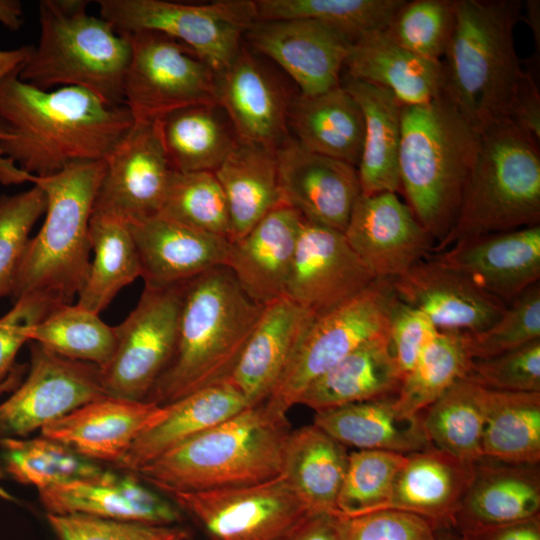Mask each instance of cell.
Returning a JSON list of instances; mask_svg holds the SVG:
<instances>
[{
    "label": "cell",
    "instance_id": "1",
    "mask_svg": "<svg viewBox=\"0 0 540 540\" xmlns=\"http://www.w3.org/2000/svg\"><path fill=\"white\" fill-rule=\"evenodd\" d=\"M14 72L0 83V119L13 137L0 157L34 176L105 160L134 123L129 109L110 106L79 87L41 90Z\"/></svg>",
    "mask_w": 540,
    "mask_h": 540
},
{
    "label": "cell",
    "instance_id": "2",
    "mask_svg": "<svg viewBox=\"0 0 540 540\" xmlns=\"http://www.w3.org/2000/svg\"><path fill=\"white\" fill-rule=\"evenodd\" d=\"M263 308L227 266L187 281L173 355L145 400L165 406L227 381Z\"/></svg>",
    "mask_w": 540,
    "mask_h": 540
},
{
    "label": "cell",
    "instance_id": "3",
    "mask_svg": "<svg viewBox=\"0 0 540 540\" xmlns=\"http://www.w3.org/2000/svg\"><path fill=\"white\" fill-rule=\"evenodd\" d=\"M287 413L267 401L248 406L134 473L164 494L254 485L283 473Z\"/></svg>",
    "mask_w": 540,
    "mask_h": 540
},
{
    "label": "cell",
    "instance_id": "4",
    "mask_svg": "<svg viewBox=\"0 0 540 540\" xmlns=\"http://www.w3.org/2000/svg\"><path fill=\"white\" fill-rule=\"evenodd\" d=\"M105 160L71 164L48 176L21 171L0 157V182H31L46 195L45 220L30 238L11 296L41 294L71 304L90 268L89 224Z\"/></svg>",
    "mask_w": 540,
    "mask_h": 540
},
{
    "label": "cell",
    "instance_id": "5",
    "mask_svg": "<svg viewBox=\"0 0 540 540\" xmlns=\"http://www.w3.org/2000/svg\"><path fill=\"white\" fill-rule=\"evenodd\" d=\"M479 144L480 132L443 95L402 107L400 192L437 243L456 221Z\"/></svg>",
    "mask_w": 540,
    "mask_h": 540
},
{
    "label": "cell",
    "instance_id": "6",
    "mask_svg": "<svg viewBox=\"0 0 540 540\" xmlns=\"http://www.w3.org/2000/svg\"><path fill=\"white\" fill-rule=\"evenodd\" d=\"M519 0H456L455 25L442 59V95L480 132L508 119L525 71L514 43Z\"/></svg>",
    "mask_w": 540,
    "mask_h": 540
},
{
    "label": "cell",
    "instance_id": "7",
    "mask_svg": "<svg viewBox=\"0 0 540 540\" xmlns=\"http://www.w3.org/2000/svg\"><path fill=\"white\" fill-rule=\"evenodd\" d=\"M87 5L83 0L39 2V42L18 76L41 90L79 87L110 106H122L130 42L108 21L88 15Z\"/></svg>",
    "mask_w": 540,
    "mask_h": 540
},
{
    "label": "cell",
    "instance_id": "8",
    "mask_svg": "<svg viewBox=\"0 0 540 540\" xmlns=\"http://www.w3.org/2000/svg\"><path fill=\"white\" fill-rule=\"evenodd\" d=\"M540 223L539 141L510 119L480 131L477 158L456 221L435 246Z\"/></svg>",
    "mask_w": 540,
    "mask_h": 540
},
{
    "label": "cell",
    "instance_id": "9",
    "mask_svg": "<svg viewBox=\"0 0 540 540\" xmlns=\"http://www.w3.org/2000/svg\"><path fill=\"white\" fill-rule=\"evenodd\" d=\"M100 17L120 35L155 32L189 47L216 74L241 48L257 22L253 0L184 4L164 0H99Z\"/></svg>",
    "mask_w": 540,
    "mask_h": 540
},
{
    "label": "cell",
    "instance_id": "10",
    "mask_svg": "<svg viewBox=\"0 0 540 540\" xmlns=\"http://www.w3.org/2000/svg\"><path fill=\"white\" fill-rule=\"evenodd\" d=\"M392 279H376L345 303L315 316L265 400L288 413L303 390L364 343L389 335Z\"/></svg>",
    "mask_w": 540,
    "mask_h": 540
},
{
    "label": "cell",
    "instance_id": "11",
    "mask_svg": "<svg viewBox=\"0 0 540 540\" xmlns=\"http://www.w3.org/2000/svg\"><path fill=\"white\" fill-rule=\"evenodd\" d=\"M123 36L131 46L123 99L134 121H155L187 106L217 104L216 73L189 47L155 32Z\"/></svg>",
    "mask_w": 540,
    "mask_h": 540
},
{
    "label": "cell",
    "instance_id": "12",
    "mask_svg": "<svg viewBox=\"0 0 540 540\" xmlns=\"http://www.w3.org/2000/svg\"><path fill=\"white\" fill-rule=\"evenodd\" d=\"M185 284L145 286L136 307L115 326L116 349L101 368L109 396L146 399L173 355Z\"/></svg>",
    "mask_w": 540,
    "mask_h": 540
},
{
    "label": "cell",
    "instance_id": "13",
    "mask_svg": "<svg viewBox=\"0 0 540 540\" xmlns=\"http://www.w3.org/2000/svg\"><path fill=\"white\" fill-rule=\"evenodd\" d=\"M168 497L211 540H276L311 512L286 479Z\"/></svg>",
    "mask_w": 540,
    "mask_h": 540
},
{
    "label": "cell",
    "instance_id": "14",
    "mask_svg": "<svg viewBox=\"0 0 540 540\" xmlns=\"http://www.w3.org/2000/svg\"><path fill=\"white\" fill-rule=\"evenodd\" d=\"M28 377L0 404V437H24L92 401L109 396L101 368L29 341Z\"/></svg>",
    "mask_w": 540,
    "mask_h": 540
},
{
    "label": "cell",
    "instance_id": "15",
    "mask_svg": "<svg viewBox=\"0 0 540 540\" xmlns=\"http://www.w3.org/2000/svg\"><path fill=\"white\" fill-rule=\"evenodd\" d=\"M173 172L159 120L134 121L105 159L93 212L125 223L157 215Z\"/></svg>",
    "mask_w": 540,
    "mask_h": 540
},
{
    "label": "cell",
    "instance_id": "16",
    "mask_svg": "<svg viewBox=\"0 0 540 540\" xmlns=\"http://www.w3.org/2000/svg\"><path fill=\"white\" fill-rule=\"evenodd\" d=\"M376 279L343 232L303 218L286 297L318 316L352 299Z\"/></svg>",
    "mask_w": 540,
    "mask_h": 540
},
{
    "label": "cell",
    "instance_id": "17",
    "mask_svg": "<svg viewBox=\"0 0 540 540\" xmlns=\"http://www.w3.org/2000/svg\"><path fill=\"white\" fill-rule=\"evenodd\" d=\"M343 233L377 279H395L432 254L434 240L393 192L360 194Z\"/></svg>",
    "mask_w": 540,
    "mask_h": 540
},
{
    "label": "cell",
    "instance_id": "18",
    "mask_svg": "<svg viewBox=\"0 0 540 540\" xmlns=\"http://www.w3.org/2000/svg\"><path fill=\"white\" fill-rule=\"evenodd\" d=\"M244 37L255 51L287 72L301 95L314 96L341 85L352 42L319 22L257 21Z\"/></svg>",
    "mask_w": 540,
    "mask_h": 540
},
{
    "label": "cell",
    "instance_id": "19",
    "mask_svg": "<svg viewBox=\"0 0 540 540\" xmlns=\"http://www.w3.org/2000/svg\"><path fill=\"white\" fill-rule=\"evenodd\" d=\"M276 159L283 202L306 220L344 232L361 194L357 169L308 151L290 136Z\"/></svg>",
    "mask_w": 540,
    "mask_h": 540
},
{
    "label": "cell",
    "instance_id": "20",
    "mask_svg": "<svg viewBox=\"0 0 540 540\" xmlns=\"http://www.w3.org/2000/svg\"><path fill=\"white\" fill-rule=\"evenodd\" d=\"M510 304L540 279V225L459 240L429 255Z\"/></svg>",
    "mask_w": 540,
    "mask_h": 540
},
{
    "label": "cell",
    "instance_id": "21",
    "mask_svg": "<svg viewBox=\"0 0 540 540\" xmlns=\"http://www.w3.org/2000/svg\"><path fill=\"white\" fill-rule=\"evenodd\" d=\"M277 77L241 46L231 63L216 74V101L239 141L276 150L290 135L291 102Z\"/></svg>",
    "mask_w": 540,
    "mask_h": 540
},
{
    "label": "cell",
    "instance_id": "22",
    "mask_svg": "<svg viewBox=\"0 0 540 540\" xmlns=\"http://www.w3.org/2000/svg\"><path fill=\"white\" fill-rule=\"evenodd\" d=\"M392 285L398 299L423 312L439 331L485 329L507 307L461 273L430 256L392 279Z\"/></svg>",
    "mask_w": 540,
    "mask_h": 540
},
{
    "label": "cell",
    "instance_id": "23",
    "mask_svg": "<svg viewBox=\"0 0 540 540\" xmlns=\"http://www.w3.org/2000/svg\"><path fill=\"white\" fill-rule=\"evenodd\" d=\"M167 412L146 400L107 396L41 428V436L89 459L117 464L138 436Z\"/></svg>",
    "mask_w": 540,
    "mask_h": 540
},
{
    "label": "cell",
    "instance_id": "24",
    "mask_svg": "<svg viewBox=\"0 0 540 540\" xmlns=\"http://www.w3.org/2000/svg\"><path fill=\"white\" fill-rule=\"evenodd\" d=\"M138 253L145 286L187 282L218 266H227L230 241L164 215L127 223Z\"/></svg>",
    "mask_w": 540,
    "mask_h": 540
},
{
    "label": "cell",
    "instance_id": "25",
    "mask_svg": "<svg viewBox=\"0 0 540 540\" xmlns=\"http://www.w3.org/2000/svg\"><path fill=\"white\" fill-rule=\"evenodd\" d=\"M47 514H83L104 519L172 526L183 512L172 501L133 476L109 471L94 479L76 480L38 490Z\"/></svg>",
    "mask_w": 540,
    "mask_h": 540
},
{
    "label": "cell",
    "instance_id": "26",
    "mask_svg": "<svg viewBox=\"0 0 540 540\" xmlns=\"http://www.w3.org/2000/svg\"><path fill=\"white\" fill-rule=\"evenodd\" d=\"M302 220L282 203L231 243L227 267L254 302L265 306L285 296Z\"/></svg>",
    "mask_w": 540,
    "mask_h": 540
},
{
    "label": "cell",
    "instance_id": "27",
    "mask_svg": "<svg viewBox=\"0 0 540 540\" xmlns=\"http://www.w3.org/2000/svg\"><path fill=\"white\" fill-rule=\"evenodd\" d=\"M473 471L474 464L432 446L407 454L388 500L378 510L411 513L438 530L454 528Z\"/></svg>",
    "mask_w": 540,
    "mask_h": 540
},
{
    "label": "cell",
    "instance_id": "28",
    "mask_svg": "<svg viewBox=\"0 0 540 540\" xmlns=\"http://www.w3.org/2000/svg\"><path fill=\"white\" fill-rule=\"evenodd\" d=\"M314 318V314L286 296L264 306L228 379L250 406L269 397Z\"/></svg>",
    "mask_w": 540,
    "mask_h": 540
},
{
    "label": "cell",
    "instance_id": "29",
    "mask_svg": "<svg viewBox=\"0 0 540 540\" xmlns=\"http://www.w3.org/2000/svg\"><path fill=\"white\" fill-rule=\"evenodd\" d=\"M344 67L347 76L389 90L403 106L426 104L443 93L442 62L403 48L384 30L352 42Z\"/></svg>",
    "mask_w": 540,
    "mask_h": 540
},
{
    "label": "cell",
    "instance_id": "30",
    "mask_svg": "<svg viewBox=\"0 0 540 540\" xmlns=\"http://www.w3.org/2000/svg\"><path fill=\"white\" fill-rule=\"evenodd\" d=\"M167 412L134 441L117 467L134 473L140 467L250 406L225 381L165 405Z\"/></svg>",
    "mask_w": 540,
    "mask_h": 540
},
{
    "label": "cell",
    "instance_id": "31",
    "mask_svg": "<svg viewBox=\"0 0 540 540\" xmlns=\"http://www.w3.org/2000/svg\"><path fill=\"white\" fill-rule=\"evenodd\" d=\"M401 380L387 335L364 343L312 381L296 405L307 406L316 413L396 396Z\"/></svg>",
    "mask_w": 540,
    "mask_h": 540
},
{
    "label": "cell",
    "instance_id": "32",
    "mask_svg": "<svg viewBox=\"0 0 540 540\" xmlns=\"http://www.w3.org/2000/svg\"><path fill=\"white\" fill-rule=\"evenodd\" d=\"M313 424L345 447L410 454L430 447L421 415L402 412L395 396L316 412Z\"/></svg>",
    "mask_w": 540,
    "mask_h": 540
},
{
    "label": "cell",
    "instance_id": "33",
    "mask_svg": "<svg viewBox=\"0 0 540 540\" xmlns=\"http://www.w3.org/2000/svg\"><path fill=\"white\" fill-rule=\"evenodd\" d=\"M356 100L364 119L357 173L361 195L400 192L399 147L403 105L389 90L346 75L341 84Z\"/></svg>",
    "mask_w": 540,
    "mask_h": 540
},
{
    "label": "cell",
    "instance_id": "34",
    "mask_svg": "<svg viewBox=\"0 0 540 540\" xmlns=\"http://www.w3.org/2000/svg\"><path fill=\"white\" fill-rule=\"evenodd\" d=\"M287 124L293 138L306 150L357 168L364 119L358 103L342 85L318 95L292 98Z\"/></svg>",
    "mask_w": 540,
    "mask_h": 540
},
{
    "label": "cell",
    "instance_id": "35",
    "mask_svg": "<svg viewBox=\"0 0 540 540\" xmlns=\"http://www.w3.org/2000/svg\"><path fill=\"white\" fill-rule=\"evenodd\" d=\"M230 216V243L243 238L267 213L284 203L276 150L237 141L214 171Z\"/></svg>",
    "mask_w": 540,
    "mask_h": 540
},
{
    "label": "cell",
    "instance_id": "36",
    "mask_svg": "<svg viewBox=\"0 0 540 540\" xmlns=\"http://www.w3.org/2000/svg\"><path fill=\"white\" fill-rule=\"evenodd\" d=\"M474 464L461 503L458 522L506 524L540 517V476L537 465ZM455 527V526H454Z\"/></svg>",
    "mask_w": 540,
    "mask_h": 540
},
{
    "label": "cell",
    "instance_id": "37",
    "mask_svg": "<svg viewBox=\"0 0 540 540\" xmlns=\"http://www.w3.org/2000/svg\"><path fill=\"white\" fill-rule=\"evenodd\" d=\"M346 447L316 425L291 431L282 476L311 512L338 514L347 467Z\"/></svg>",
    "mask_w": 540,
    "mask_h": 540
},
{
    "label": "cell",
    "instance_id": "38",
    "mask_svg": "<svg viewBox=\"0 0 540 540\" xmlns=\"http://www.w3.org/2000/svg\"><path fill=\"white\" fill-rule=\"evenodd\" d=\"M162 141L176 172H214L238 141L218 104H198L159 119Z\"/></svg>",
    "mask_w": 540,
    "mask_h": 540
},
{
    "label": "cell",
    "instance_id": "39",
    "mask_svg": "<svg viewBox=\"0 0 540 540\" xmlns=\"http://www.w3.org/2000/svg\"><path fill=\"white\" fill-rule=\"evenodd\" d=\"M484 458L514 465L540 461V392L485 388Z\"/></svg>",
    "mask_w": 540,
    "mask_h": 540
},
{
    "label": "cell",
    "instance_id": "40",
    "mask_svg": "<svg viewBox=\"0 0 540 540\" xmlns=\"http://www.w3.org/2000/svg\"><path fill=\"white\" fill-rule=\"evenodd\" d=\"M89 237L94 259L76 304L100 314L123 287L141 277V267L134 240L124 221L93 212Z\"/></svg>",
    "mask_w": 540,
    "mask_h": 540
},
{
    "label": "cell",
    "instance_id": "41",
    "mask_svg": "<svg viewBox=\"0 0 540 540\" xmlns=\"http://www.w3.org/2000/svg\"><path fill=\"white\" fill-rule=\"evenodd\" d=\"M420 415L430 446L470 464L484 458L485 388L461 379Z\"/></svg>",
    "mask_w": 540,
    "mask_h": 540
},
{
    "label": "cell",
    "instance_id": "42",
    "mask_svg": "<svg viewBox=\"0 0 540 540\" xmlns=\"http://www.w3.org/2000/svg\"><path fill=\"white\" fill-rule=\"evenodd\" d=\"M0 469L11 479L38 490L57 484L99 477L101 467L46 437L0 438Z\"/></svg>",
    "mask_w": 540,
    "mask_h": 540
},
{
    "label": "cell",
    "instance_id": "43",
    "mask_svg": "<svg viewBox=\"0 0 540 540\" xmlns=\"http://www.w3.org/2000/svg\"><path fill=\"white\" fill-rule=\"evenodd\" d=\"M404 0H256L257 21L313 20L351 42L384 30Z\"/></svg>",
    "mask_w": 540,
    "mask_h": 540
},
{
    "label": "cell",
    "instance_id": "44",
    "mask_svg": "<svg viewBox=\"0 0 540 540\" xmlns=\"http://www.w3.org/2000/svg\"><path fill=\"white\" fill-rule=\"evenodd\" d=\"M29 338L62 357L100 368L110 362L117 344L115 326L107 325L99 314L65 303L33 326Z\"/></svg>",
    "mask_w": 540,
    "mask_h": 540
},
{
    "label": "cell",
    "instance_id": "45",
    "mask_svg": "<svg viewBox=\"0 0 540 540\" xmlns=\"http://www.w3.org/2000/svg\"><path fill=\"white\" fill-rule=\"evenodd\" d=\"M472 361L460 331H439L402 378L395 396L397 407L406 414H421L457 381L467 377Z\"/></svg>",
    "mask_w": 540,
    "mask_h": 540
},
{
    "label": "cell",
    "instance_id": "46",
    "mask_svg": "<svg viewBox=\"0 0 540 540\" xmlns=\"http://www.w3.org/2000/svg\"><path fill=\"white\" fill-rule=\"evenodd\" d=\"M159 214L229 240L227 200L214 172L174 171Z\"/></svg>",
    "mask_w": 540,
    "mask_h": 540
},
{
    "label": "cell",
    "instance_id": "47",
    "mask_svg": "<svg viewBox=\"0 0 540 540\" xmlns=\"http://www.w3.org/2000/svg\"><path fill=\"white\" fill-rule=\"evenodd\" d=\"M456 0H404L384 32L397 44L442 61L455 25Z\"/></svg>",
    "mask_w": 540,
    "mask_h": 540
},
{
    "label": "cell",
    "instance_id": "48",
    "mask_svg": "<svg viewBox=\"0 0 540 540\" xmlns=\"http://www.w3.org/2000/svg\"><path fill=\"white\" fill-rule=\"evenodd\" d=\"M406 454L384 450L348 453L338 496L339 514L358 515L378 510L389 498Z\"/></svg>",
    "mask_w": 540,
    "mask_h": 540
},
{
    "label": "cell",
    "instance_id": "49",
    "mask_svg": "<svg viewBox=\"0 0 540 540\" xmlns=\"http://www.w3.org/2000/svg\"><path fill=\"white\" fill-rule=\"evenodd\" d=\"M461 335L473 360L492 358L540 339L539 282L508 304L489 327Z\"/></svg>",
    "mask_w": 540,
    "mask_h": 540
},
{
    "label": "cell",
    "instance_id": "50",
    "mask_svg": "<svg viewBox=\"0 0 540 540\" xmlns=\"http://www.w3.org/2000/svg\"><path fill=\"white\" fill-rule=\"evenodd\" d=\"M47 198L37 186L0 196V298L11 296L36 221L45 213Z\"/></svg>",
    "mask_w": 540,
    "mask_h": 540
},
{
    "label": "cell",
    "instance_id": "51",
    "mask_svg": "<svg viewBox=\"0 0 540 540\" xmlns=\"http://www.w3.org/2000/svg\"><path fill=\"white\" fill-rule=\"evenodd\" d=\"M60 540H187L189 533L177 526L104 519L83 514H47Z\"/></svg>",
    "mask_w": 540,
    "mask_h": 540
},
{
    "label": "cell",
    "instance_id": "52",
    "mask_svg": "<svg viewBox=\"0 0 540 540\" xmlns=\"http://www.w3.org/2000/svg\"><path fill=\"white\" fill-rule=\"evenodd\" d=\"M466 378L490 390L540 392V339L492 358L473 360Z\"/></svg>",
    "mask_w": 540,
    "mask_h": 540
},
{
    "label": "cell",
    "instance_id": "53",
    "mask_svg": "<svg viewBox=\"0 0 540 540\" xmlns=\"http://www.w3.org/2000/svg\"><path fill=\"white\" fill-rule=\"evenodd\" d=\"M437 531L430 521L399 510L340 514V540H433Z\"/></svg>",
    "mask_w": 540,
    "mask_h": 540
},
{
    "label": "cell",
    "instance_id": "54",
    "mask_svg": "<svg viewBox=\"0 0 540 540\" xmlns=\"http://www.w3.org/2000/svg\"><path fill=\"white\" fill-rule=\"evenodd\" d=\"M58 304L61 303L41 294H27L19 297L0 318V392L13 381L15 357L23 344L30 341L31 328Z\"/></svg>",
    "mask_w": 540,
    "mask_h": 540
},
{
    "label": "cell",
    "instance_id": "55",
    "mask_svg": "<svg viewBox=\"0 0 540 540\" xmlns=\"http://www.w3.org/2000/svg\"><path fill=\"white\" fill-rule=\"evenodd\" d=\"M438 333L423 312L402 302L395 294L389 310V343L402 378Z\"/></svg>",
    "mask_w": 540,
    "mask_h": 540
},
{
    "label": "cell",
    "instance_id": "56",
    "mask_svg": "<svg viewBox=\"0 0 540 540\" xmlns=\"http://www.w3.org/2000/svg\"><path fill=\"white\" fill-rule=\"evenodd\" d=\"M454 528L457 540H540V517L506 524L458 522Z\"/></svg>",
    "mask_w": 540,
    "mask_h": 540
},
{
    "label": "cell",
    "instance_id": "57",
    "mask_svg": "<svg viewBox=\"0 0 540 540\" xmlns=\"http://www.w3.org/2000/svg\"><path fill=\"white\" fill-rule=\"evenodd\" d=\"M508 119L540 141V93L534 79L527 72L520 81Z\"/></svg>",
    "mask_w": 540,
    "mask_h": 540
},
{
    "label": "cell",
    "instance_id": "58",
    "mask_svg": "<svg viewBox=\"0 0 540 540\" xmlns=\"http://www.w3.org/2000/svg\"><path fill=\"white\" fill-rule=\"evenodd\" d=\"M276 540H340V514L309 512Z\"/></svg>",
    "mask_w": 540,
    "mask_h": 540
},
{
    "label": "cell",
    "instance_id": "59",
    "mask_svg": "<svg viewBox=\"0 0 540 540\" xmlns=\"http://www.w3.org/2000/svg\"><path fill=\"white\" fill-rule=\"evenodd\" d=\"M33 46L12 50H0V83L14 72L20 71L28 60Z\"/></svg>",
    "mask_w": 540,
    "mask_h": 540
},
{
    "label": "cell",
    "instance_id": "60",
    "mask_svg": "<svg viewBox=\"0 0 540 540\" xmlns=\"http://www.w3.org/2000/svg\"><path fill=\"white\" fill-rule=\"evenodd\" d=\"M0 23L11 30H18L23 24V9L19 1L0 0Z\"/></svg>",
    "mask_w": 540,
    "mask_h": 540
},
{
    "label": "cell",
    "instance_id": "61",
    "mask_svg": "<svg viewBox=\"0 0 540 540\" xmlns=\"http://www.w3.org/2000/svg\"><path fill=\"white\" fill-rule=\"evenodd\" d=\"M527 7V21L529 26L533 30V34L535 37V42L537 43V46L539 47V20H540V4L539 1L536 0H529L526 2Z\"/></svg>",
    "mask_w": 540,
    "mask_h": 540
},
{
    "label": "cell",
    "instance_id": "62",
    "mask_svg": "<svg viewBox=\"0 0 540 540\" xmlns=\"http://www.w3.org/2000/svg\"><path fill=\"white\" fill-rule=\"evenodd\" d=\"M433 540H457V536L451 535L448 530H438Z\"/></svg>",
    "mask_w": 540,
    "mask_h": 540
},
{
    "label": "cell",
    "instance_id": "63",
    "mask_svg": "<svg viewBox=\"0 0 540 540\" xmlns=\"http://www.w3.org/2000/svg\"><path fill=\"white\" fill-rule=\"evenodd\" d=\"M12 137V133L10 132L6 124L0 119V140H7Z\"/></svg>",
    "mask_w": 540,
    "mask_h": 540
},
{
    "label": "cell",
    "instance_id": "64",
    "mask_svg": "<svg viewBox=\"0 0 540 540\" xmlns=\"http://www.w3.org/2000/svg\"><path fill=\"white\" fill-rule=\"evenodd\" d=\"M187 540H189V539H187Z\"/></svg>",
    "mask_w": 540,
    "mask_h": 540
}]
</instances>
